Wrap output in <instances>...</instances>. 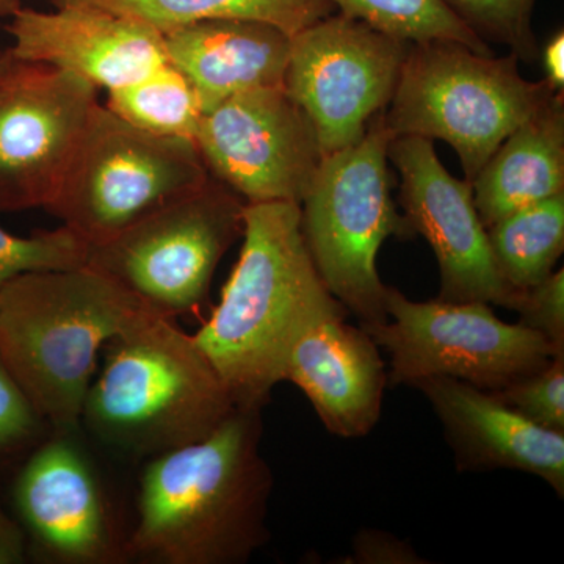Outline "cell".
Returning a JSON list of instances; mask_svg holds the SVG:
<instances>
[{"label": "cell", "mask_w": 564, "mask_h": 564, "mask_svg": "<svg viewBox=\"0 0 564 564\" xmlns=\"http://www.w3.org/2000/svg\"><path fill=\"white\" fill-rule=\"evenodd\" d=\"M261 413L237 408L204 440L148 459L126 558L242 564L269 543L273 474Z\"/></svg>", "instance_id": "obj_1"}, {"label": "cell", "mask_w": 564, "mask_h": 564, "mask_svg": "<svg viewBox=\"0 0 564 564\" xmlns=\"http://www.w3.org/2000/svg\"><path fill=\"white\" fill-rule=\"evenodd\" d=\"M242 239L220 303L192 336L236 406L262 410L282 381L296 337L345 307L315 269L300 226V204H247Z\"/></svg>", "instance_id": "obj_2"}, {"label": "cell", "mask_w": 564, "mask_h": 564, "mask_svg": "<svg viewBox=\"0 0 564 564\" xmlns=\"http://www.w3.org/2000/svg\"><path fill=\"white\" fill-rule=\"evenodd\" d=\"M154 315L87 263L22 273L0 291V356L52 432H79L104 347Z\"/></svg>", "instance_id": "obj_3"}, {"label": "cell", "mask_w": 564, "mask_h": 564, "mask_svg": "<svg viewBox=\"0 0 564 564\" xmlns=\"http://www.w3.org/2000/svg\"><path fill=\"white\" fill-rule=\"evenodd\" d=\"M104 350L80 429L115 454L148 462L204 440L237 410L220 375L173 318L154 315Z\"/></svg>", "instance_id": "obj_4"}, {"label": "cell", "mask_w": 564, "mask_h": 564, "mask_svg": "<svg viewBox=\"0 0 564 564\" xmlns=\"http://www.w3.org/2000/svg\"><path fill=\"white\" fill-rule=\"evenodd\" d=\"M518 58L455 41L410 44L386 126L393 137L447 141L473 182L503 140L558 93L547 80H525Z\"/></svg>", "instance_id": "obj_5"}, {"label": "cell", "mask_w": 564, "mask_h": 564, "mask_svg": "<svg viewBox=\"0 0 564 564\" xmlns=\"http://www.w3.org/2000/svg\"><path fill=\"white\" fill-rule=\"evenodd\" d=\"M393 139L378 113L358 143L325 155L300 203V226L323 284L361 328L388 322L377 254L388 237L413 236L391 196Z\"/></svg>", "instance_id": "obj_6"}, {"label": "cell", "mask_w": 564, "mask_h": 564, "mask_svg": "<svg viewBox=\"0 0 564 564\" xmlns=\"http://www.w3.org/2000/svg\"><path fill=\"white\" fill-rule=\"evenodd\" d=\"M209 177L195 140L140 131L98 104L46 210L95 247Z\"/></svg>", "instance_id": "obj_7"}, {"label": "cell", "mask_w": 564, "mask_h": 564, "mask_svg": "<svg viewBox=\"0 0 564 564\" xmlns=\"http://www.w3.org/2000/svg\"><path fill=\"white\" fill-rule=\"evenodd\" d=\"M245 206L210 176L113 239L88 247L87 265L161 317L195 313L223 256L242 237Z\"/></svg>", "instance_id": "obj_8"}, {"label": "cell", "mask_w": 564, "mask_h": 564, "mask_svg": "<svg viewBox=\"0 0 564 564\" xmlns=\"http://www.w3.org/2000/svg\"><path fill=\"white\" fill-rule=\"evenodd\" d=\"M384 306L388 322L366 332L389 352L392 388L447 377L497 392L563 352L521 323L500 321L489 303H419L386 288Z\"/></svg>", "instance_id": "obj_9"}, {"label": "cell", "mask_w": 564, "mask_h": 564, "mask_svg": "<svg viewBox=\"0 0 564 564\" xmlns=\"http://www.w3.org/2000/svg\"><path fill=\"white\" fill-rule=\"evenodd\" d=\"M408 47L340 13L292 36L284 88L313 124L323 158L358 143L391 102Z\"/></svg>", "instance_id": "obj_10"}, {"label": "cell", "mask_w": 564, "mask_h": 564, "mask_svg": "<svg viewBox=\"0 0 564 564\" xmlns=\"http://www.w3.org/2000/svg\"><path fill=\"white\" fill-rule=\"evenodd\" d=\"M207 172L247 204L302 203L323 154L284 85L239 93L206 111L195 135Z\"/></svg>", "instance_id": "obj_11"}, {"label": "cell", "mask_w": 564, "mask_h": 564, "mask_svg": "<svg viewBox=\"0 0 564 564\" xmlns=\"http://www.w3.org/2000/svg\"><path fill=\"white\" fill-rule=\"evenodd\" d=\"M98 104L68 70L14 63L0 85V212L50 206Z\"/></svg>", "instance_id": "obj_12"}, {"label": "cell", "mask_w": 564, "mask_h": 564, "mask_svg": "<svg viewBox=\"0 0 564 564\" xmlns=\"http://www.w3.org/2000/svg\"><path fill=\"white\" fill-rule=\"evenodd\" d=\"M79 433L51 432L22 459L11 485L14 519L29 554L44 562H124L126 538Z\"/></svg>", "instance_id": "obj_13"}, {"label": "cell", "mask_w": 564, "mask_h": 564, "mask_svg": "<svg viewBox=\"0 0 564 564\" xmlns=\"http://www.w3.org/2000/svg\"><path fill=\"white\" fill-rule=\"evenodd\" d=\"M388 159L402 176L404 218L413 234L425 237L440 263V300L513 310L519 292L497 270L488 229L475 207L473 182L452 176L432 140L422 137H393Z\"/></svg>", "instance_id": "obj_14"}, {"label": "cell", "mask_w": 564, "mask_h": 564, "mask_svg": "<svg viewBox=\"0 0 564 564\" xmlns=\"http://www.w3.org/2000/svg\"><path fill=\"white\" fill-rule=\"evenodd\" d=\"M6 31L18 61L68 70L107 91L165 65L163 33L147 22L91 6L54 11L21 7Z\"/></svg>", "instance_id": "obj_15"}, {"label": "cell", "mask_w": 564, "mask_h": 564, "mask_svg": "<svg viewBox=\"0 0 564 564\" xmlns=\"http://www.w3.org/2000/svg\"><path fill=\"white\" fill-rule=\"evenodd\" d=\"M282 381L306 395L329 433L356 440L380 421L388 373L373 337L339 313L318 318L296 337Z\"/></svg>", "instance_id": "obj_16"}, {"label": "cell", "mask_w": 564, "mask_h": 564, "mask_svg": "<svg viewBox=\"0 0 564 564\" xmlns=\"http://www.w3.org/2000/svg\"><path fill=\"white\" fill-rule=\"evenodd\" d=\"M432 404L454 451L458 473L519 470L564 496V433L527 421L492 392L455 378L414 386Z\"/></svg>", "instance_id": "obj_17"}, {"label": "cell", "mask_w": 564, "mask_h": 564, "mask_svg": "<svg viewBox=\"0 0 564 564\" xmlns=\"http://www.w3.org/2000/svg\"><path fill=\"white\" fill-rule=\"evenodd\" d=\"M166 61L209 111L252 88L284 85L292 36L250 20H204L163 33Z\"/></svg>", "instance_id": "obj_18"}, {"label": "cell", "mask_w": 564, "mask_h": 564, "mask_svg": "<svg viewBox=\"0 0 564 564\" xmlns=\"http://www.w3.org/2000/svg\"><path fill=\"white\" fill-rule=\"evenodd\" d=\"M488 229L505 215L564 192V106L556 93L497 148L473 181Z\"/></svg>", "instance_id": "obj_19"}, {"label": "cell", "mask_w": 564, "mask_h": 564, "mask_svg": "<svg viewBox=\"0 0 564 564\" xmlns=\"http://www.w3.org/2000/svg\"><path fill=\"white\" fill-rule=\"evenodd\" d=\"M54 7L91 6L147 22L166 33L204 20H250L276 25L288 35L336 13L332 0H52Z\"/></svg>", "instance_id": "obj_20"}, {"label": "cell", "mask_w": 564, "mask_h": 564, "mask_svg": "<svg viewBox=\"0 0 564 564\" xmlns=\"http://www.w3.org/2000/svg\"><path fill=\"white\" fill-rule=\"evenodd\" d=\"M497 270L514 291L554 272L564 250V192L511 212L488 228Z\"/></svg>", "instance_id": "obj_21"}, {"label": "cell", "mask_w": 564, "mask_h": 564, "mask_svg": "<svg viewBox=\"0 0 564 564\" xmlns=\"http://www.w3.org/2000/svg\"><path fill=\"white\" fill-rule=\"evenodd\" d=\"M106 107L133 128L152 135L195 140L204 111L188 80L170 65L115 88Z\"/></svg>", "instance_id": "obj_22"}, {"label": "cell", "mask_w": 564, "mask_h": 564, "mask_svg": "<svg viewBox=\"0 0 564 564\" xmlns=\"http://www.w3.org/2000/svg\"><path fill=\"white\" fill-rule=\"evenodd\" d=\"M344 17L366 22L375 31L404 43L455 41L478 54L491 47L448 9L444 0H332Z\"/></svg>", "instance_id": "obj_23"}, {"label": "cell", "mask_w": 564, "mask_h": 564, "mask_svg": "<svg viewBox=\"0 0 564 564\" xmlns=\"http://www.w3.org/2000/svg\"><path fill=\"white\" fill-rule=\"evenodd\" d=\"M87 256L88 245L65 226L29 237L0 228V291L22 273L85 265Z\"/></svg>", "instance_id": "obj_24"}, {"label": "cell", "mask_w": 564, "mask_h": 564, "mask_svg": "<svg viewBox=\"0 0 564 564\" xmlns=\"http://www.w3.org/2000/svg\"><path fill=\"white\" fill-rule=\"evenodd\" d=\"M481 40L507 44L522 58L536 55L532 29L538 0H444Z\"/></svg>", "instance_id": "obj_25"}, {"label": "cell", "mask_w": 564, "mask_h": 564, "mask_svg": "<svg viewBox=\"0 0 564 564\" xmlns=\"http://www.w3.org/2000/svg\"><path fill=\"white\" fill-rule=\"evenodd\" d=\"M51 432L0 356V467L24 459Z\"/></svg>", "instance_id": "obj_26"}, {"label": "cell", "mask_w": 564, "mask_h": 564, "mask_svg": "<svg viewBox=\"0 0 564 564\" xmlns=\"http://www.w3.org/2000/svg\"><path fill=\"white\" fill-rule=\"evenodd\" d=\"M492 393L534 425L564 433V351L538 372Z\"/></svg>", "instance_id": "obj_27"}, {"label": "cell", "mask_w": 564, "mask_h": 564, "mask_svg": "<svg viewBox=\"0 0 564 564\" xmlns=\"http://www.w3.org/2000/svg\"><path fill=\"white\" fill-rule=\"evenodd\" d=\"M519 323L545 337L564 351V270L552 272L533 288L516 296L513 310Z\"/></svg>", "instance_id": "obj_28"}, {"label": "cell", "mask_w": 564, "mask_h": 564, "mask_svg": "<svg viewBox=\"0 0 564 564\" xmlns=\"http://www.w3.org/2000/svg\"><path fill=\"white\" fill-rule=\"evenodd\" d=\"M347 563L356 564H421V555L413 545L395 534L366 529L352 538L351 555Z\"/></svg>", "instance_id": "obj_29"}, {"label": "cell", "mask_w": 564, "mask_h": 564, "mask_svg": "<svg viewBox=\"0 0 564 564\" xmlns=\"http://www.w3.org/2000/svg\"><path fill=\"white\" fill-rule=\"evenodd\" d=\"M28 558V540L21 525L0 507V564H21Z\"/></svg>", "instance_id": "obj_30"}, {"label": "cell", "mask_w": 564, "mask_h": 564, "mask_svg": "<svg viewBox=\"0 0 564 564\" xmlns=\"http://www.w3.org/2000/svg\"><path fill=\"white\" fill-rule=\"evenodd\" d=\"M544 69L547 82L555 91L564 85V33L558 32L544 50Z\"/></svg>", "instance_id": "obj_31"}, {"label": "cell", "mask_w": 564, "mask_h": 564, "mask_svg": "<svg viewBox=\"0 0 564 564\" xmlns=\"http://www.w3.org/2000/svg\"><path fill=\"white\" fill-rule=\"evenodd\" d=\"M17 62L18 58L14 57L13 51H11L10 47L0 51V85L6 80L7 74L10 73V69L13 68Z\"/></svg>", "instance_id": "obj_32"}, {"label": "cell", "mask_w": 564, "mask_h": 564, "mask_svg": "<svg viewBox=\"0 0 564 564\" xmlns=\"http://www.w3.org/2000/svg\"><path fill=\"white\" fill-rule=\"evenodd\" d=\"M21 7V0H0V18L13 17Z\"/></svg>", "instance_id": "obj_33"}]
</instances>
